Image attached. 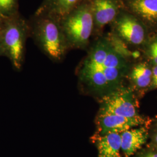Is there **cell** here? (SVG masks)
Returning <instances> with one entry per match:
<instances>
[{"label": "cell", "instance_id": "cell-1", "mask_svg": "<svg viewBox=\"0 0 157 157\" xmlns=\"http://www.w3.org/2000/svg\"><path fill=\"white\" fill-rule=\"evenodd\" d=\"M76 69L80 89L97 101L128 85L127 76L133 62L140 58L109 33L94 38Z\"/></svg>", "mask_w": 157, "mask_h": 157}, {"label": "cell", "instance_id": "cell-2", "mask_svg": "<svg viewBox=\"0 0 157 157\" xmlns=\"http://www.w3.org/2000/svg\"><path fill=\"white\" fill-rule=\"evenodd\" d=\"M30 37L51 60L61 62L70 50L59 21L44 13H34L29 20Z\"/></svg>", "mask_w": 157, "mask_h": 157}, {"label": "cell", "instance_id": "cell-3", "mask_svg": "<svg viewBox=\"0 0 157 157\" xmlns=\"http://www.w3.org/2000/svg\"><path fill=\"white\" fill-rule=\"evenodd\" d=\"M0 36L4 56L10 59L15 70L20 71L25 59L26 41L30 37L29 20L20 12L4 17L0 28Z\"/></svg>", "mask_w": 157, "mask_h": 157}, {"label": "cell", "instance_id": "cell-4", "mask_svg": "<svg viewBox=\"0 0 157 157\" xmlns=\"http://www.w3.org/2000/svg\"><path fill=\"white\" fill-rule=\"evenodd\" d=\"M71 50L86 51L91 42L94 22L89 0H86L59 20Z\"/></svg>", "mask_w": 157, "mask_h": 157}, {"label": "cell", "instance_id": "cell-5", "mask_svg": "<svg viewBox=\"0 0 157 157\" xmlns=\"http://www.w3.org/2000/svg\"><path fill=\"white\" fill-rule=\"evenodd\" d=\"M109 26V34L130 50L140 52L151 34L139 19L125 9Z\"/></svg>", "mask_w": 157, "mask_h": 157}, {"label": "cell", "instance_id": "cell-6", "mask_svg": "<svg viewBox=\"0 0 157 157\" xmlns=\"http://www.w3.org/2000/svg\"><path fill=\"white\" fill-rule=\"evenodd\" d=\"M97 115H112L124 118H136L141 115L139 99L129 85L102 97L98 101Z\"/></svg>", "mask_w": 157, "mask_h": 157}, {"label": "cell", "instance_id": "cell-7", "mask_svg": "<svg viewBox=\"0 0 157 157\" xmlns=\"http://www.w3.org/2000/svg\"><path fill=\"white\" fill-rule=\"evenodd\" d=\"M94 22L93 38L102 36L124 8L123 0H89Z\"/></svg>", "mask_w": 157, "mask_h": 157}, {"label": "cell", "instance_id": "cell-8", "mask_svg": "<svg viewBox=\"0 0 157 157\" xmlns=\"http://www.w3.org/2000/svg\"><path fill=\"white\" fill-rule=\"evenodd\" d=\"M152 119L141 115L136 118H124L112 115H97L95 119V131L94 134L102 135L108 133H121L136 127L148 125Z\"/></svg>", "mask_w": 157, "mask_h": 157}, {"label": "cell", "instance_id": "cell-9", "mask_svg": "<svg viewBox=\"0 0 157 157\" xmlns=\"http://www.w3.org/2000/svg\"><path fill=\"white\" fill-rule=\"evenodd\" d=\"M152 75V67L141 56L131 65L127 82L139 100L149 93Z\"/></svg>", "mask_w": 157, "mask_h": 157}, {"label": "cell", "instance_id": "cell-10", "mask_svg": "<svg viewBox=\"0 0 157 157\" xmlns=\"http://www.w3.org/2000/svg\"><path fill=\"white\" fill-rule=\"evenodd\" d=\"M126 10L135 15L150 33H157V0H123Z\"/></svg>", "mask_w": 157, "mask_h": 157}, {"label": "cell", "instance_id": "cell-11", "mask_svg": "<svg viewBox=\"0 0 157 157\" xmlns=\"http://www.w3.org/2000/svg\"><path fill=\"white\" fill-rule=\"evenodd\" d=\"M148 125L127 130L120 133L122 157H131L149 141Z\"/></svg>", "mask_w": 157, "mask_h": 157}, {"label": "cell", "instance_id": "cell-12", "mask_svg": "<svg viewBox=\"0 0 157 157\" xmlns=\"http://www.w3.org/2000/svg\"><path fill=\"white\" fill-rule=\"evenodd\" d=\"M90 140L97 149V157H122L120 133L93 134Z\"/></svg>", "mask_w": 157, "mask_h": 157}, {"label": "cell", "instance_id": "cell-13", "mask_svg": "<svg viewBox=\"0 0 157 157\" xmlns=\"http://www.w3.org/2000/svg\"><path fill=\"white\" fill-rule=\"evenodd\" d=\"M86 0H43L35 13L55 17L59 21Z\"/></svg>", "mask_w": 157, "mask_h": 157}, {"label": "cell", "instance_id": "cell-14", "mask_svg": "<svg viewBox=\"0 0 157 157\" xmlns=\"http://www.w3.org/2000/svg\"><path fill=\"white\" fill-rule=\"evenodd\" d=\"M140 52L141 57L152 67L157 66V33L150 34Z\"/></svg>", "mask_w": 157, "mask_h": 157}, {"label": "cell", "instance_id": "cell-15", "mask_svg": "<svg viewBox=\"0 0 157 157\" xmlns=\"http://www.w3.org/2000/svg\"><path fill=\"white\" fill-rule=\"evenodd\" d=\"M19 12V0H0V15L4 17H11Z\"/></svg>", "mask_w": 157, "mask_h": 157}, {"label": "cell", "instance_id": "cell-16", "mask_svg": "<svg viewBox=\"0 0 157 157\" xmlns=\"http://www.w3.org/2000/svg\"><path fill=\"white\" fill-rule=\"evenodd\" d=\"M131 157H157V147L148 143Z\"/></svg>", "mask_w": 157, "mask_h": 157}, {"label": "cell", "instance_id": "cell-17", "mask_svg": "<svg viewBox=\"0 0 157 157\" xmlns=\"http://www.w3.org/2000/svg\"><path fill=\"white\" fill-rule=\"evenodd\" d=\"M157 90V66L152 67V75L149 92Z\"/></svg>", "mask_w": 157, "mask_h": 157}, {"label": "cell", "instance_id": "cell-18", "mask_svg": "<svg viewBox=\"0 0 157 157\" xmlns=\"http://www.w3.org/2000/svg\"><path fill=\"white\" fill-rule=\"evenodd\" d=\"M4 56V52L3 46H2L1 38V36H0V56Z\"/></svg>", "mask_w": 157, "mask_h": 157}, {"label": "cell", "instance_id": "cell-19", "mask_svg": "<svg viewBox=\"0 0 157 157\" xmlns=\"http://www.w3.org/2000/svg\"><path fill=\"white\" fill-rule=\"evenodd\" d=\"M4 19V17L0 15V28H1V25H2V22H3Z\"/></svg>", "mask_w": 157, "mask_h": 157}, {"label": "cell", "instance_id": "cell-20", "mask_svg": "<svg viewBox=\"0 0 157 157\" xmlns=\"http://www.w3.org/2000/svg\"><path fill=\"white\" fill-rule=\"evenodd\" d=\"M152 121H153V122H155V123L157 124V118H155V119H152Z\"/></svg>", "mask_w": 157, "mask_h": 157}]
</instances>
